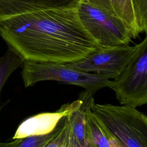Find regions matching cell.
Here are the masks:
<instances>
[{
	"label": "cell",
	"instance_id": "cell-1",
	"mask_svg": "<svg viewBox=\"0 0 147 147\" xmlns=\"http://www.w3.org/2000/svg\"><path fill=\"white\" fill-rule=\"evenodd\" d=\"M77 6L47 8L0 21V36L25 60L69 63L100 48L82 25Z\"/></svg>",
	"mask_w": 147,
	"mask_h": 147
},
{
	"label": "cell",
	"instance_id": "cell-2",
	"mask_svg": "<svg viewBox=\"0 0 147 147\" xmlns=\"http://www.w3.org/2000/svg\"><path fill=\"white\" fill-rule=\"evenodd\" d=\"M89 106L124 147H147V117L136 107L95 103L93 97Z\"/></svg>",
	"mask_w": 147,
	"mask_h": 147
},
{
	"label": "cell",
	"instance_id": "cell-3",
	"mask_svg": "<svg viewBox=\"0 0 147 147\" xmlns=\"http://www.w3.org/2000/svg\"><path fill=\"white\" fill-rule=\"evenodd\" d=\"M21 76L25 87L44 80H55L80 86L93 95L98 90L108 87L110 79L102 75L79 70L66 64L25 60Z\"/></svg>",
	"mask_w": 147,
	"mask_h": 147
},
{
	"label": "cell",
	"instance_id": "cell-4",
	"mask_svg": "<svg viewBox=\"0 0 147 147\" xmlns=\"http://www.w3.org/2000/svg\"><path fill=\"white\" fill-rule=\"evenodd\" d=\"M108 87L121 105L136 108L147 103V37L136 45L131 59Z\"/></svg>",
	"mask_w": 147,
	"mask_h": 147
},
{
	"label": "cell",
	"instance_id": "cell-5",
	"mask_svg": "<svg viewBox=\"0 0 147 147\" xmlns=\"http://www.w3.org/2000/svg\"><path fill=\"white\" fill-rule=\"evenodd\" d=\"M79 19L100 47L129 45L133 34L121 20L111 15L89 0H79Z\"/></svg>",
	"mask_w": 147,
	"mask_h": 147
},
{
	"label": "cell",
	"instance_id": "cell-6",
	"mask_svg": "<svg viewBox=\"0 0 147 147\" xmlns=\"http://www.w3.org/2000/svg\"><path fill=\"white\" fill-rule=\"evenodd\" d=\"M136 49V45L129 44L100 47L82 60L66 64L79 70L114 79L125 69Z\"/></svg>",
	"mask_w": 147,
	"mask_h": 147
},
{
	"label": "cell",
	"instance_id": "cell-7",
	"mask_svg": "<svg viewBox=\"0 0 147 147\" xmlns=\"http://www.w3.org/2000/svg\"><path fill=\"white\" fill-rule=\"evenodd\" d=\"M82 103L83 100L80 98L71 103L63 105L55 112L40 113L26 119L17 127L13 140L44 135L51 132L63 117L76 111Z\"/></svg>",
	"mask_w": 147,
	"mask_h": 147
},
{
	"label": "cell",
	"instance_id": "cell-8",
	"mask_svg": "<svg viewBox=\"0 0 147 147\" xmlns=\"http://www.w3.org/2000/svg\"><path fill=\"white\" fill-rule=\"evenodd\" d=\"M79 0H0V21L42 9L76 6Z\"/></svg>",
	"mask_w": 147,
	"mask_h": 147
},
{
	"label": "cell",
	"instance_id": "cell-9",
	"mask_svg": "<svg viewBox=\"0 0 147 147\" xmlns=\"http://www.w3.org/2000/svg\"><path fill=\"white\" fill-rule=\"evenodd\" d=\"M111 15L122 21L132 32L134 38L141 33L137 25L132 0H89Z\"/></svg>",
	"mask_w": 147,
	"mask_h": 147
},
{
	"label": "cell",
	"instance_id": "cell-10",
	"mask_svg": "<svg viewBox=\"0 0 147 147\" xmlns=\"http://www.w3.org/2000/svg\"><path fill=\"white\" fill-rule=\"evenodd\" d=\"M91 97L88 98L86 109V138L90 147H110L103 124L90 108L89 101Z\"/></svg>",
	"mask_w": 147,
	"mask_h": 147
},
{
	"label": "cell",
	"instance_id": "cell-11",
	"mask_svg": "<svg viewBox=\"0 0 147 147\" xmlns=\"http://www.w3.org/2000/svg\"><path fill=\"white\" fill-rule=\"evenodd\" d=\"M25 60L21 55L9 46H7L4 55L0 57V111L3 107L1 102L2 88L11 74L22 67Z\"/></svg>",
	"mask_w": 147,
	"mask_h": 147
},
{
	"label": "cell",
	"instance_id": "cell-12",
	"mask_svg": "<svg viewBox=\"0 0 147 147\" xmlns=\"http://www.w3.org/2000/svg\"><path fill=\"white\" fill-rule=\"evenodd\" d=\"M63 117L59 121L56 127L51 132L48 134L29 136L20 138L16 147H44L59 130L63 123Z\"/></svg>",
	"mask_w": 147,
	"mask_h": 147
},
{
	"label": "cell",
	"instance_id": "cell-13",
	"mask_svg": "<svg viewBox=\"0 0 147 147\" xmlns=\"http://www.w3.org/2000/svg\"><path fill=\"white\" fill-rule=\"evenodd\" d=\"M138 27L141 33L147 29V0H132Z\"/></svg>",
	"mask_w": 147,
	"mask_h": 147
},
{
	"label": "cell",
	"instance_id": "cell-14",
	"mask_svg": "<svg viewBox=\"0 0 147 147\" xmlns=\"http://www.w3.org/2000/svg\"><path fill=\"white\" fill-rule=\"evenodd\" d=\"M68 116L63 117V123L59 130L44 147H64L69 128V122Z\"/></svg>",
	"mask_w": 147,
	"mask_h": 147
},
{
	"label": "cell",
	"instance_id": "cell-15",
	"mask_svg": "<svg viewBox=\"0 0 147 147\" xmlns=\"http://www.w3.org/2000/svg\"><path fill=\"white\" fill-rule=\"evenodd\" d=\"M69 131L64 143V147H90L86 138V140L85 144L82 145L80 144L70 136Z\"/></svg>",
	"mask_w": 147,
	"mask_h": 147
},
{
	"label": "cell",
	"instance_id": "cell-16",
	"mask_svg": "<svg viewBox=\"0 0 147 147\" xmlns=\"http://www.w3.org/2000/svg\"><path fill=\"white\" fill-rule=\"evenodd\" d=\"M105 129L106 134L107 138L108 139V141L109 143L110 147H124L118 141V140L115 138L106 128L105 126Z\"/></svg>",
	"mask_w": 147,
	"mask_h": 147
},
{
	"label": "cell",
	"instance_id": "cell-17",
	"mask_svg": "<svg viewBox=\"0 0 147 147\" xmlns=\"http://www.w3.org/2000/svg\"><path fill=\"white\" fill-rule=\"evenodd\" d=\"M20 139H15L10 142H0V147H16Z\"/></svg>",
	"mask_w": 147,
	"mask_h": 147
}]
</instances>
